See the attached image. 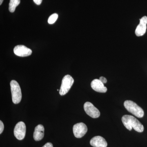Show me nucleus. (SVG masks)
I'll list each match as a JSON object with an SVG mask.
<instances>
[{
	"mask_svg": "<svg viewBox=\"0 0 147 147\" xmlns=\"http://www.w3.org/2000/svg\"><path fill=\"white\" fill-rule=\"evenodd\" d=\"M125 127L129 131L132 128L139 132L144 131V127L142 123L136 118L129 115H125L121 119Z\"/></svg>",
	"mask_w": 147,
	"mask_h": 147,
	"instance_id": "f257e3e1",
	"label": "nucleus"
},
{
	"mask_svg": "<svg viewBox=\"0 0 147 147\" xmlns=\"http://www.w3.org/2000/svg\"><path fill=\"white\" fill-rule=\"evenodd\" d=\"M125 108L129 113L138 118H142L144 116V110L135 102L131 100H125L124 102Z\"/></svg>",
	"mask_w": 147,
	"mask_h": 147,
	"instance_id": "f03ea898",
	"label": "nucleus"
},
{
	"mask_svg": "<svg viewBox=\"0 0 147 147\" xmlns=\"http://www.w3.org/2000/svg\"><path fill=\"white\" fill-rule=\"evenodd\" d=\"M10 84L12 101L14 104H18L22 98L21 88L18 82L15 80H12Z\"/></svg>",
	"mask_w": 147,
	"mask_h": 147,
	"instance_id": "7ed1b4c3",
	"label": "nucleus"
},
{
	"mask_svg": "<svg viewBox=\"0 0 147 147\" xmlns=\"http://www.w3.org/2000/svg\"><path fill=\"white\" fill-rule=\"evenodd\" d=\"M74 83V80L70 75H66L64 76L59 92V94L61 96L66 94L71 88Z\"/></svg>",
	"mask_w": 147,
	"mask_h": 147,
	"instance_id": "20e7f679",
	"label": "nucleus"
},
{
	"mask_svg": "<svg viewBox=\"0 0 147 147\" xmlns=\"http://www.w3.org/2000/svg\"><path fill=\"white\" fill-rule=\"evenodd\" d=\"M26 124L24 122H19L16 124L14 127L13 131L14 136L18 140H23L26 136Z\"/></svg>",
	"mask_w": 147,
	"mask_h": 147,
	"instance_id": "39448f33",
	"label": "nucleus"
},
{
	"mask_svg": "<svg viewBox=\"0 0 147 147\" xmlns=\"http://www.w3.org/2000/svg\"><path fill=\"white\" fill-rule=\"evenodd\" d=\"M84 109L87 115L92 118H97L100 115L99 110L91 102H87L84 105Z\"/></svg>",
	"mask_w": 147,
	"mask_h": 147,
	"instance_id": "423d86ee",
	"label": "nucleus"
},
{
	"mask_svg": "<svg viewBox=\"0 0 147 147\" xmlns=\"http://www.w3.org/2000/svg\"><path fill=\"white\" fill-rule=\"evenodd\" d=\"M88 131V128L86 125L83 123H76L74 125L73 131L74 136L77 138H81L84 137Z\"/></svg>",
	"mask_w": 147,
	"mask_h": 147,
	"instance_id": "0eeeda50",
	"label": "nucleus"
},
{
	"mask_svg": "<svg viewBox=\"0 0 147 147\" xmlns=\"http://www.w3.org/2000/svg\"><path fill=\"white\" fill-rule=\"evenodd\" d=\"M147 17L144 16L140 19V23L137 26L135 31V34L137 36L144 35L146 31Z\"/></svg>",
	"mask_w": 147,
	"mask_h": 147,
	"instance_id": "6e6552de",
	"label": "nucleus"
},
{
	"mask_svg": "<svg viewBox=\"0 0 147 147\" xmlns=\"http://www.w3.org/2000/svg\"><path fill=\"white\" fill-rule=\"evenodd\" d=\"M14 54L21 57H26L32 54V50L24 45H16L13 49Z\"/></svg>",
	"mask_w": 147,
	"mask_h": 147,
	"instance_id": "1a4fd4ad",
	"label": "nucleus"
},
{
	"mask_svg": "<svg viewBox=\"0 0 147 147\" xmlns=\"http://www.w3.org/2000/svg\"><path fill=\"white\" fill-rule=\"evenodd\" d=\"M92 89L95 91L100 93H105L107 91V88L104 86V84L99 79H95L91 83Z\"/></svg>",
	"mask_w": 147,
	"mask_h": 147,
	"instance_id": "9d476101",
	"label": "nucleus"
},
{
	"mask_svg": "<svg viewBox=\"0 0 147 147\" xmlns=\"http://www.w3.org/2000/svg\"><path fill=\"white\" fill-rule=\"evenodd\" d=\"M90 144L94 147H107L108 146L105 139L99 136L93 137L90 141Z\"/></svg>",
	"mask_w": 147,
	"mask_h": 147,
	"instance_id": "9b49d317",
	"label": "nucleus"
},
{
	"mask_svg": "<svg viewBox=\"0 0 147 147\" xmlns=\"http://www.w3.org/2000/svg\"><path fill=\"white\" fill-rule=\"evenodd\" d=\"M44 127L41 124L36 127L34 132L33 137L36 141H39L43 139L44 136Z\"/></svg>",
	"mask_w": 147,
	"mask_h": 147,
	"instance_id": "f8f14e48",
	"label": "nucleus"
},
{
	"mask_svg": "<svg viewBox=\"0 0 147 147\" xmlns=\"http://www.w3.org/2000/svg\"><path fill=\"white\" fill-rule=\"evenodd\" d=\"M20 3V0H10L9 7V11L11 12H14L16 7L19 5Z\"/></svg>",
	"mask_w": 147,
	"mask_h": 147,
	"instance_id": "ddd939ff",
	"label": "nucleus"
},
{
	"mask_svg": "<svg viewBox=\"0 0 147 147\" xmlns=\"http://www.w3.org/2000/svg\"><path fill=\"white\" fill-rule=\"evenodd\" d=\"M58 18V15L57 13H55L52 14L49 17L48 20V23L49 24H54Z\"/></svg>",
	"mask_w": 147,
	"mask_h": 147,
	"instance_id": "4468645a",
	"label": "nucleus"
},
{
	"mask_svg": "<svg viewBox=\"0 0 147 147\" xmlns=\"http://www.w3.org/2000/svg\"><path fill=\"white\" fill-rule=\"evenodd\" d=\"M4 128V126L3 123L1 121H0V134L2 133L3 131Z\"/></svg>",
	"mask_w": 147,
	"mask_h": 147,
	"instance_id": "2eb2a0df",
	"label": "nucleus"
},
{
	"mask_svg": "<svg viewBox=\"0 0 147 147\" xmlns=\"http://www.w3.org/2000/svg\"><path fill=\"white\" fill-rule=\"evenodd\" d=\"M99 79L103 84H106L107 82V79L105 77H103V76H101V77H100Z\"/></svg>",
	"mask_w": 147,
	"mask_h": 147,
	"instance_id": "dca6fc26",
	"label": "nucleus"
},
{
	"mask_svg": "<svg viewBox=\"0 0 147 147\" xmlns=\"http://www.w3.org/2000/svg\"><path fill=\"white\" fill-rule=\"evenodd\" d=\"M42 147H53V146L52 143H47Z\"/></svg>",
	"mask_w": 147,
	"mask_h": 147,
	"instance_id": "f3484780",
	"label": "nucleus"
},
{
	"mask_svg": "<svg viewBox=\"0 0 147 147\" xmlns=\"http://www.w3.org/2000/svg\"><path fill=\"white\" fill-rule=\"evenodd\" d=\"M34 2L37 5H40L42 3V0H33Z\"/></svg>",
	"mask_w": 147,
	"mask_h": 147,
	"instance_id": "a211bd4d",
	"label": "nucleus"
},
{
	"mask_svg": "<svg viewBox=\"0 0 147 147\" xmlns=\"http://www.w3.org/2000/svg\"><path fill=\"white\" fill-rule=\"evenodd\" d=\"M3 1V0H0V5H1L2 4V3Z\"/></svg>",
	"mask_w": 147,
	"mask_h": 147,
	"instance_id": "6ab92c4d",
	"label": "nucleus"
}]
</instances>
